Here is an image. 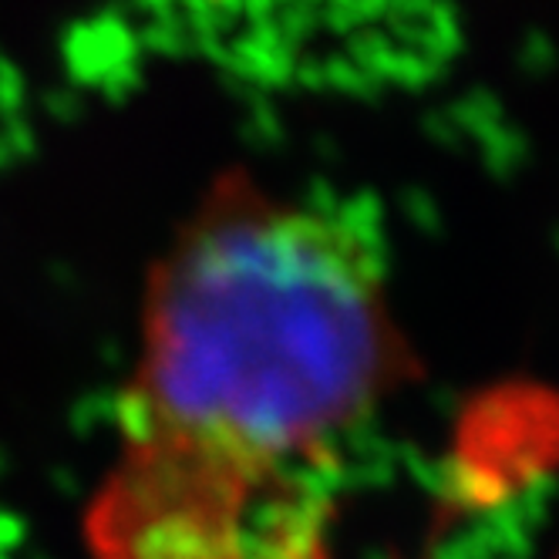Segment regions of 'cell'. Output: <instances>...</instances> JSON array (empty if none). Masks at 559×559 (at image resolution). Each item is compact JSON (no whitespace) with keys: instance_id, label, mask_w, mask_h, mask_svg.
Masks as SVG:
<instances>
[{"instance_id":"6da1fadb","label":"cell","mask_w":559,"mask_h":559,"mask_svg":"<svg viewBox=\"0 0 559 559\" xmlns=\"http://www.w3.org/2000/svg\"><path fill=\"white\" fill-rule=\"evenodd\" d=\"M397 365L371 223L226 173L145 300L95 559H324V492Z\"/></svg>"},{"instance_id":"7a4b0ae2","label":"cell","mask_w":559,"mask_h":559,"mask_svg":"<svg viewBox=\"0 0 559 559\" xmlns=\"http://www.w3.org/2000/svg\"><path fill=\"white\" fill-rule=\"evenodd\" d=\"M556 64H559V48L552 41V34H546L543 27H526L515 45V68L530 78H543Z\"/></svg>"},{"instance_id":"3957f363","label":"cell","mask_w":559,"mask_h":559,"mask_svg":"<svg viewBox=\"0 0 559 559\" xmlns=\"http://www.w3.org/2000/svg\"><path fill=\"white\" fill-rule=\"evenodd\" d=\"M459 111H462L465 122H472L475 129H489V126H496L499 118H502L499 98H492L486 88H475L472 95H465V98L459 102Z\"/></svg>"}]
</instances>
